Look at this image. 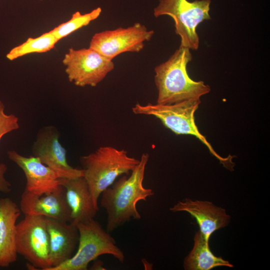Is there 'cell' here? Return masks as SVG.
I'll return each mask as SVG.
<instances>
[{
  "label": "cell",
  "instance_id": "1",
  "mask_svg": "<svg viewBox=\"0 0 270 270\" xmlns=\"http://www.w3.org/2000/svg\"><path fill=\"white\" fill-rule=\"evenodd\" d=\"M148 158V154H142L138 164L129 176H123L116 180L101 194L100 204L106 212L108 232H113L132 219L140 220L136 204L154 194L152 190L143 185Z\"/></svg>",
  "mask_w": 270,
  "mask_h": 270
},
{
  "label": "cell",
  "instance_id": "2",
  "mask_svg": "<svg viewBox=\"0 0 270 270\" xmlns=\"http://www.w3.org/2000/svg\"><path fill=\"white\" fill-rule=\"evenodd\" d=\"M192 60L190 50L180 46L166 61L155 68L156 104H168L190 99H200L210 92V88L208 85L202 81H194L189 76L186 66Z\"/></svg>",
  "mask_w": 270,
  "mask_h": 270
},
{
  "label": "cell",
  "instance_id": "3",
  "mask_svg": "<svg viewBox=\"0 0 270 270\" xmlns=\"http://www.w3.org/2000/svg\"><path fill=\"white\" fill-rule=\"evenodd\" d=\"M84 176L95 205L102 192L118 178L129 174L138 164L140 159L128 155L124 150L102 146L95 152L81 157Z\"/></svg>",
  "mask_w": 270,
  "mask_h": 270
},
{
  "label": "cell",
  "instance_id": "4",
  "mask_svg": "<svg viewBox=\"0 0 270 270\" xmlns=\"http://www.w3.org/2000/svg\"><path fill=\"white\" fill-rule=\"evenodd\" d=\"M200 103V99H190L168 104H136L132 108V111L136 114L156 117L166 128L176 134H188L196 137L224 167L232 170L234 165L232 161L234 156L223 158L218 154L196 126L194 114Z\"/></svg>",
  "mask_w": 270,
  "mask_h": 270
},
{
  "label": "cell",
  "instance_id": "5",
  "mask_svg": "<svg viewBox=\"0 0 270 270\" xmlns=\"http://www.w3.org/2000/svg\"><path fill=\"white\" fill-rule=\"evenodd\" d=\"M78 248L67 261L49 270H86L89 263L102 254H110L121 263L125 256L114 238L100 224L92 218L78 223Z\"/></svg>",
  "mask_w": 270,
  "mask_h": 270
},
{
  "label": "cell",
  "instance_id": "6",
  "mask_svg": "<svg viewBox=\"0 0 270 270\" xmlns=\"http://www.w3.org/2000/svg\"><path fill=\"white\" fill-rule=\"evenodd\" d=\"M211 0H159L154 10L156 18L168 16L174 22L175 32L180 38V46L196 50L200 44L198 26L210 15Z\"/></svg>",
  "mask_w": 270,
  "mask_h": 270
},
{
  "label": "cell",
  "instance_id": "7",
  "mask_svg": "<svg viewBox=\"0 0 270 270\" xmlns=\"http://www.w3.org/2000/svg\"><path fill=\"white\" fill-rule=\"evenodd\" d=\"M62 63L69 81L80 87L96 86L114 68L112 60L90 47L69 48Z\"/></svg>",
  "mask_w": 270,
  "mask_h": 270
},
{
  "label": "cell",
  "instance_id": "8",
  "mask_svg": "<svg viewBox=\"0 0 270 270\" xmlns=\"http://www.w3.org/2000/svg\"><path fill=\"white\" fill-rule=\"evenodd\" d=\"M16 248L33 267L46 270L49 263V240L45 217L25 215L16 226Z\"/></svg>",
  "mask_w": 270,
  "mask_h": 270
},
{
  "label": "cell",
  "instance_id": "9",
  "mask_svg": "<svg viewBox=\"0 0 270 270\" xmlns=\"http://www.w3.org/2000/svg\"><path fill=\"white\" fill-rule=\"evenodd\" d=\"M154 31L148 30L139 22L126 28H118L94 34L89 47L103 56L112 60L126 52H138L146 42L152 38Z\"/></svg>",
  "mask_w": 270,
  "mask_h": 270
},
{
  "label": "cell",
  "instance_id": "10",
  "mask_svg": "<svg viewBox=\"0 0 270 270\" xmlns=\"http://www.w3.org/2000/svg\"><path fill=\"white\" fill-rule=\"evenodd\" d=\"M58 132L54 126L42 128L32 146L34 156L54 171L60 178H74L84 176L83 169L71 166L66 159V151L59 141Z\"/></svg>",
  "mask_w": 270,
  "mask_h": 270
},
{
  "label": "cell",
  "instance_id": "11",
  "mask_svg": "<svg viewBox=\"0 0 270 270\" xmlns=\"http://www.w3.org/2000/svg\"><path fill=\"white\" fill-rule=\"evenodd\" d=\"M45 217L49 240L50 268L70 258L78 245L79 234L76 225L66 221Z\"/></svg>",
  "mask_w": 270,
  "mask_h": 270
},
{
  "label": "cell",
  "instance_id": "12",
  "mask_svg": "<svg viewBox=\"0 0 270 270\" xmlns=\"http://www.w3.org/2000/svg\"><path fill=\"white\" fill-rule=\"evenodd\" d=\"M20 209L25 215L50 218L70 222L71 212L64 188L60 185L52 192L36 195L26 190L21 196Z\"/></svg>",
  "mask_w": 270,
  "mask_h": 270
},
{
  "label": "cell",
  "instance_id": "13",
  "mask_svg": "<svg viewBox=\"0 0 270 270\" xmlns=\"http://www.w3.org/2000/svg\"><path fill=\"white\" fill-rule=\"evenodd\" d=\"M170 210L173 212H185L194 218L200 231L208 242L211 235L228 226L230 220V216L224 209L206 200L186 198L179 201L170 208Z\"/></svg>",
  "mask_w": 270,
  "mask_h": 270
},
{
  "label": "cell",
  "instance_id": "14",
  "mask_svg": "<svg viewBox=\"0 0 270 270\" xmlns=\"http://www.w3.org/2000/svg\"><path fill=\"white\" fill-rule=\"evenodd\" d=\"M9 158L24 172L26 184L25 190L36 195L52 192L60 186V177L52 170L34 156L26 157L15 150L8 152Z\"/></svg>",
  "mask_w": 270,
  "mask_h": 270
},
{
  "label": "cell",
  "instance_id": "15",
  "mask_svg": "<svg viewBox=\"0 0 270 270\" xmlns=\"http://www.w3.org/2000/svg\"><path fill=\"white\" fill-rule=\"evenodd\" d=\"M65 190L67 203L71 212L70 223L77 225L94 218L98 210L88 186L83 176L58 178Z\"/></svg>",
  "mask_w": 270,
  "mask_h": 270
},
{
  "label": "cell",
  "instance_id": "16",
  "mask_svg": "<svg viewBox=\"0 0 270 270\" xmlns=\"http://www.w3.org/2000/svg\"><path fill=\"white\" fill-rule=\"evenodd\" d=\"M20 214L10 198H0V266L8 267L17 260L16 222Z\"/></svg>",
  "mask_w": 270,
  "mask_h": 270
},
{
  "label": "cell",
  "instance_id": "17",
  "mask_svg": "<svg viewBox=\"0 0 270 270\" xmlns=\"http://www.w3.org/2000/svg\"><path fill=\"white\" fill-rule=\"evenodd\" d=\"M183 265L186 270H210L218 266H234L228 261L212 252L209 242L200 230L195 234L193 248L184 258Z\"/></svg>",
  "mask_w": 270,
  "mask_h": 270
},
{
  "label": "cell",
  "instance_id": "18",
  "mask_svg": "<svg viewBox=\"0 0 270 270\" xmlns=\"http://www.w3.org/2000/svg\"><path fill=\"white\" fill-rule=\"evenodd\" d=\"M59 40L50 32L36 38H28L22 44L12 48L6 54V58L13 60L32 53H43L50 50Z\"/></svg>",
  "mask_w": 270,
  "mask_h": 270
},
{
  "label": "cell",
  "instance_id": "19",
  "mask_svg": "<svg viewBox=\"0 0 270 270\" xmlns=\"http://www.w3.org/2000/svg\"><path fill=\"white\" fill-rule=\"evenodd\" d=\"M102 11L100 7L84 14L77 11L72 14L68 20L54 28L50 32L60 40L98 18Z\"/></svg>",
  "mask_w": 270,
  "mask_h": 270
},
{
  "label": "cell",
  "instance_id": "20",
  "mask_svg": "<svg viewBox=\"0 0 270 270\" xmlns=\"http://www.w3.org/2000/svg\"><path fill=\"white\" fill-rule=\"evenodd\" d=\"M4 106L0 100V140L6 134L19 128L18 119L15 115L4 112Z\"/></svg>",
  "mask_w": 270,
  "mask_h": 270
},
{
  "label": "cell",
  "instance_id": "21",
  "mask_svg": "<svg viewBox=\"0 0 270 270\" xmlns=\"http://www.w3.org/2000/svg\"><path fill=\"white\" fill-rule=\"evenodd\" d=\"M7 168L6 164H0V192L4 193H8L11 190V184L4 176Z\"/></svg>",
  "mask_w": 270,
  "mask_h": 270
},
{
  "label": "cell",
  "instance_id": "22",
  "mask_svg": "<svg viewBox=\"0 0 270 270\" xmlns=\"http://www.w3.org/2000/svg\"><path fill=\"white\" fill-rule=\"evenodd\" d=\"M94 270H105L104 268L103 262L100 260L96 261L92 266Z\"/></svg>",
  "mask_w": 270,
  "mask_h": 270
},
{
  "label": "cell",
  "instance_id": "23",
  "mask_svg": "<svg viewBox=\"0 0 270 270\" xmlns=\"http://www.w3.org/2000/svg\"><path fill=\"white\" fill-rule=\"evenodd\" d=\"M40 0V1H42V0Z\"/></svg>",
  "mask_w": 270,
  "mask_h": 270
}]
</instances>
